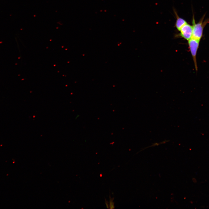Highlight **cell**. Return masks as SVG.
<instances>
[{
    "label": "cell",
    "instance_id": "cell-1",
    "mask_svg": "<svg viewBox=\"0 0 209 209\" xmlns=\"http://www.w3.org/2000/svg\"><path fill=\"white\" fill-rule=\"evenodd\" d=\"M204 16L198 23H196L194 17L192 21V38L200 41L203 35V29L209 21V19L203 21Z\"/></svg>",
    "mask_w": 209,
    "mask_h": 209
},
{
    "label": "cell",
    "instance_id": "cell-2",
    "mask_svg": "<svg viewBox=\"0 0 209 209\" xmlns=\"http://www.w3.org/2000/svg\"><path fill=\"white\" fill-rule=\"evenodd\" d=\"M188 41L189 46L195 68L196 70H197V66L196 60V55L200 41L192 38Z\"/></svg>",
    "mask_w": 209,
    "mask_h": 209
},
{
    "label": "cell",
    "instance_id": "cell-3",
    "mask_svg": "<svg viewBox=\"0 0 209 209\" xmlns=\"http://www.w3.org/2000/svg\"><path fill=\"white\" fill-rule=\"evenodd\" d=\"M180 35L184 39L188 41L192 36V26L187 23L180 29Z\"/></svg>",
    "mask_w": 209,
    "mask_h": 209
},
{
    "label": "cell",
    "instance_id": "cell-4",
    "mask_svg": "<svg viewBox=\"0 0 209 209\" xmlns=\"http://www.w3.org/2000/svg\"><path fill=\"white\" fill-rule=\"evenodd\" d=\"M177 16L175 26L177 29L179 31L181 28L187 23L184 19Z\"/></svg>",
    "mask_w": 209,
    "mask_h": 209
},
{
    "label": "cell",
    "instance_id": "cell-5",
    "mask_svg": "<svg viewBox=\"0 0 209 209\" xmlns=\"http://www.w3.org/2000/svg\"><path fill=\"white\" fill-rule=\"evenodd\" d=\"M113 198H111L110 197L109 207L110 209L114 208V202H113Z\"/></svg>",
    "mask_w": 209,
    "mask_h": 209
},
{
    "label": "cell",
    "instance_id": "cell-6",
    "mask_svg": "<svg viewBox=\"0 0 209 209\" xmlns=\"http://www.w3.org/2000/svg\"><path fill=\"white\" fill-rule=\"evenodd\" d=\"M105 201H106V203H106V206H107V208H109V205H108V202H106V200H105Z\"/></svg>",
    "mask_w": 209,
    "mask_h": 209
}]
</instances>
